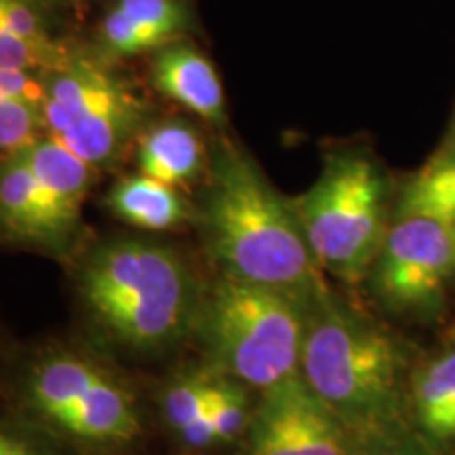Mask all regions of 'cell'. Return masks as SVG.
Listing matches in <instances>:
<instances>
[{"mask_svg":"<svg viewBox=\"0 0 455 455\" xmlns=\"http://www.w3.org/2000/svg\"><path fill=\"white\" fill-rule=\"evenodd\" d=\"M198 221L209 259L221 276L308 301L327 291L293 204L235 146L224 144L215 152Z\"/></svg>","mask_w":455,"mask_h":455,"instance_id":"obj_1","label":"cell"},{"mask_svg":"<svg viewBox=\"0 0 455 455\" xmlns=\"http://www.w3.org/2000/svg\"><path fill=\"white\" fill-rule=\"evenodd\" d=\"M81 298L112 341L138 355H163L196 331L204 293L167 244L112 238L81 268Z\"/></svg>","mask_w":455,"mask_h":455,"instance_id":"obj_2","label":"cell"},{"mask_svg":"<svg viewBox=\"0 0 455 455\" xmlns=\"http://www.w3.org/2000/svg\"><path fill=\"white\" fill-rule=\"evenodd\" d=\"M396 339L327 291L310 304L299 373L352 436L407 415Z\"/></svg>","mask_w":455,"mask_h":455,"instance_id":"obj_3","label":"cell"},{"mask_svg":"<svg viewBox=\"0 0 455 455\" xmlns=\"http://www.w3.org/2000/svg\"><path fill=\"white\" fill-rule=\"evenodd\" d=\"M312 301L221 276L204 293L196 335L213 371L268 390L299 373Z\"/></svg>","mask_w":455,"mask_h":455,"instance_id":"obj_4","label":"cell"},{"mask_svg":"<svg viewBox=\"0 0 455 455\" xmlns=\"http://www.w3.org/2000/svg\"><path fill=\"white\" fill-rule=\"evenodd\" d=\"M388 184L361 152L329 155L316 184L291 203L321 270L358 283L371 270L386 238Z\"/></svg>","mask_w":455,"mask_h":455,"instance_id":"obj_5","label":"cell"},{"mask_svg":"<svg viewBox=\"0 0 455 455\" xmlns=\"http://www.w3.org/2000/svg\"><path fill=\"white\" fill-rule=\"evenodd\" d=\"M20 396L28 411L76 441L121 445L140 435L131 392L106 369L70 352L32 363Z\"/></svg>","mask_w":455,"mask_h":455,"instance_id":"obj_6","label":"cell"},{"mask_svg":"<svg viewBox=\"0 0 455 455\" xmlns=\"http://www.w3.org/2000/svg\"><path fill=\"white\" fill-rule=\"evenodd\" d=\"M455 270L453 228L428 218H396L375 258L373 293L396 312H426L441 304Z\"/></svg>","mask_w":455,"mask_h":455,"instance_id":"obj_7","label":"cell"},{"mask_svg":"<svg viewBox=\"0 0 455 455\" xmlns=\"http://www.w3.org/2000/svg\"><path fill=\"white\" fill-rule=\"evenodd\" d=\"M247 443L249 455H356L350 430L301 373L261 392Z\"/></svg>","mask_w":455,"mask_h":455,"instance_id":"obj_8","label":"cell"},{"mask_svg":"<svg viewBox=\"0 0 455 455\" xmlns=\"http://www.w3.org/2000/svg\"><path fill=\"white\" fill-rule=\"evenodd\" d=\"M141 121V100L112 74L78 101L53 138L64 141L74 155L98 169L121 156L129 140L138 135Z\"/></svg>","mask_w":455,"mask_h":455,"instance_id":"obj_9","label":"cell"},{"mask_svg":"<svg viewBox=\"0 0 455 455\" xmlns=\"http://www.w3.org/2000/svg\"><path fill=\"white\" fill-rule=\"evenodd\" d=\"M81 220L72 218L34 178L24 155L0 164V241L64 253Z\"/></svg>","mask_w":455,"mask_h":455,"instance_id":"obj_10","label":"cell"},{"mask_svg":"<svg viewBox=\"0 0 455 455\" xmlns=\"http://www.w3.org/2000/svg\"><path fill=\"white\" fill-rule=\"evenodd\" d=\"M152 83L180 106L213 124L226 123V100L220 76L201 51L184 43L156 49Z\"/></svg>","mask_w":455,"mask_h":455,"instance_id":"obj_11","label":"cell"},{"mask_svg":"<svg viewBox=\"0 0 455 455\" xmlns=\"http://www.w3.org/2000/svg\"><path fill=\"white\" fill-rule=\"evenodd\" d=\"M407 407L411 422L435 445H455V348L409 375Z\"/></svg>","mask_w":455,"mask_h":455,"instance_id":"obj_12","label":"cell"},{"mask_svg":"<svg viewBox=\"0 0 455 455\" xmlns=\"http://www.w3.org/2000/svg\"><path fill=\"white\" fill-rule=\"evenodd\" d=\"M108 207L129 226L148 232L180 230L192 221L190 203L178 188L144 173L118 181L108 195Z\"/></svg>","mask_w":455,"mask_h":455,"instance_id":"obj_13","label":"cell"},{"mask_svg":"<svg viewBox=\"0 0 455 455\" xmlns=\"http://www.w3.org/2000/svg\"><path fill=\"white\" fill-rule=\"evenodd\" d=\"M140 173L180 188L195 181L204 167V146L186 121H164L148 129L138 141Z\"/></svg>","mask_w":455,"mask_h":455,"instance_id":"obj_14","label":"cell"},{"mask_svg":"<svg viewBox=\"0 0 455 455\" xmlns=\"http://www.w3.org/2000/svg\"><path fill=\"white\" fill-rule=\"evenodd\" d=\"M24 158L30 164L34 178L44 188V192L66 213L81 220V209L91 181H93L95 167L84 163L64 141L49 133L28 148Z\"/></svg>","mask_w":455,"mask_h":455,"instance_id":"obj_15","label":"cell"},{"mask_svg":"<svg viewBox=\"0 0 455 455\" xmlns=\"http://www.w3.org/2000/svg\"><path fill=\"white\" fill-rule=\"evenodd\" d=\"M395 215L455 226V146H447L407 181Z\"/></svg>","mask_w":455,"mask_h":455,"instance_id":"obj_16","label":"cell"},{"mask_svg":"<svg viewBox=\"0 0 455 455\" xmlns=\"http://www.w3.org/2000/svg\"><path fill=\"white\" fill-rule=\"evenodd\" d=\"M218 371L212 367L196 369V371L180 373L171 379L163 392V415L164 422L178 435H186L203 415H207L209 398H212Z\"/></svg>","mask_w":455,"mask_h":455,"instance_id":"obj_17","label":"cell"},{"mask_svg":"<svg viewBox=\"0 0 455 455\" xmlns=\"http://www.w3.org/2000/svg\"><path fill=\"white\" fill-rule=\"evenodd\" d=\"M251 403H249L247 386L235 378L218 373L212 398H209L207 415L212 419L218 445H228L247 435L251 419Z\"/></svg>","mask_w":455,"mask_h":455,"instance_id":"obj_18","label":"cell"},{"mask_svg":"<svg viewBox=\"0 0 455 455\" xmlns=\"http://www.w3.org/2000/svg\"><path fill=\"white\" fill-rule=\"evenodd\" d=\"M76 55L53 38H24L0 30V68L49 74L66 68Z\"/></svg>","mask_w":455,"mask_h":455,"instance_id":"obj_19","label":"cell"},{"mask_svg":"<svg viewBox=\"0 0 455 455\" xmlns=\"http://www.w3.org/2000/svg\"><path fill=\"white\" fill-rule=\"evenodd\" d=\"M43 135H47L43 108L0 98V164L24 155Z\"/></svg>","mask_w":455,"mask_h":455,"instance_id":"obj_20","label":"cell"},{"mask_svg":"<svg viewBox=\"0 0 455 455\" xmlns=\"http://www.w3.org/2000/svg\"><path fill=\"white\" fill-rule=\"evenodd\" d=\"M352 439L356 455H443L407 415Z\"/></svg>","mask_w":455,"mask_h":455,"instance_id":"obj_21","label":"cell"},{"mask_svg":"<svg viewBox=\"0 0 455 455\" xmlns=\"http://www.w3.org/2000/svg\"><path fill=\"white\" fill-rule=\"evenodd\" d=\"M101 38H104L106 49L118 57H131L175 43L169 36H164L163 32L133 21L118 7L106 17L104 26H101Z\"/></svg>","mask_w":455,"mask_h":455,"instance_id":"obj_22","label":"cell"},{"mask_svg":"<svg viewBox=\"0 0 455 455\" xmlns=\"http://www.w3.org/2000/svg\"><path fill=\"white\" fill-rule=\"evenodd\" d=\"M118 9L138 24L163 32L178 41L188 24V13L180 0H121Z\"/></svg>","mask_w":455,"mask_h":455,"instance_id":"obj_23","label":"cell"},{"mask_svg":"<svg viewBox=\"0 0 455 455\" xmlns=\"http://www.w3.org/2000/svg\"><path fill=\"white\" fill-rule=\"evenodd\" d=\"M0 98L21 100L43 108L44 100H47L44 74L15 70V68H0Z\"/></svg>","mask_w":455,"mask_h":455,"instance_id":"obj_24","label":"cell"},{"mask_svg":"<svg viewBox=\"0 0 455 455\" xmlns=\"http://www.w3.org/2000/svg\"><path fill=\"white\" fill-rule=\"evenodd\" d=\"M0 30L24 38H49L30 0H0Z\"/></svg>","mask_w":455,"mask_h":455,"instance_id":"obj_25","label":"cell"},{"mask_svg":"<svg viewBox=\"0 0 455 455\" xmlns=\"http://www.w3.org/2000/svg\"><path fill=\"white\" fill-rule=\"evenodd\" d=\"M7 455H61V453L51 445H47V443L38 441L36 436H30L26 435V432L17 430L15 443Z\"/></svg>","mask_w":455,"mask_h":455,"instance_id":"obj_26","label":"cell"},{"mask_svg":"<svg viewBox=\"0 0 455 455\" xmlns=\"http://www.w3.org/2000/svg\"><path fill=\"white\" fill-rule=\"evenodd\" d=\"M17 436L15 428H7V426H0V455H7L13 447Z\"/></svg>","mask_w":455,"mask_h":455,"instance_id":"obj_27","label":"cell"},{"mask_svg":"<svg viewBox=\"0 0 455 455\" xmlns=\"http://www.w3.org/2000/svg\"><path fill=\"white\" fill-rule=\"evenodd\" d=\"M447 146H455V123H453V131H451V138H449Z\"/></svg>","mask_w":455,"mask_h":455,"instance_id":"obj_28","label":"cell"},{"mask_svg":"<svg viewBox=\"0 0 455 455\" xmlns=\"http://www.w3.org/2000/svg\"><path fill=\"white\" fill-rule=\"evenodd\" d=\"M453 238H455V226H453Z\"/></svg>","mask_w":455,"mask_h":455,"instance_id":"obj_29","label":"cell"}]
</instances>
